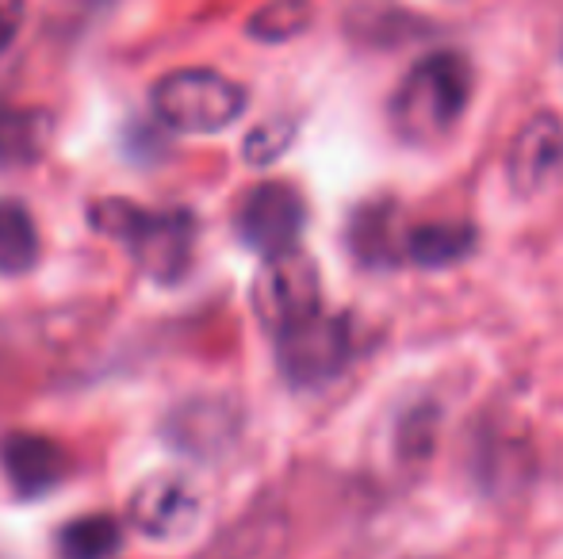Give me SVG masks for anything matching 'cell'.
<instances>
[{
    "instance_id": "obj_1",
    "label": "cell",
    "mask_w": 563,
    "mask_h": 559,
    "mask_svg": "<svg viewBox=\"0 0 563 559\" xmlns=\"http://www.w3.org/2000/svg\"><path fill=\"white\" fill-rule=\"evenodd\" d=\"M89 226L115 238L134 261V269L146 272L162 288L180 283L192 269L200 223L188 208L150 211L131 200H97L89 208Z\"/></svg>"
},
{
    "instance_id": "obj_2",
    "label": "cell",
    "mask_w": 563,
    "mask_h": 559,
    "mask_svg": "<svg viewBox=\"0 0 563 559\" xmlns=\"http://www.w3.org/2000/svg\"><path fill=\"white\" fill-rule=\"evenodd\" d=\"M475 74L464 54L441 51L422 58L402 85L395 89L391 100V123L407 142L426 146V142L445 138L460 123V115L472 104Z\"/></svg>"
},
{
    "instance_id": "obj_3",
    "label": "cell",
    "mask_w": 563,
    "mask_h": 559,
    "mask_svg": "<svg viewBox=\"0 0 563 559\" xmlns=\"http://www.w3.org/2000/svg\"><path fill=\"white\" fill-rule=\"evenodd\" d=\"M150 104L162 127L180 135H219L242 120V112L250 108V92L219 69L192 66L165 74L150 92Z\"/></svg>"
},
{
    "instance_id": "obj_4",
    "label": "cell",
    "mask_w": 563,
    "mask_h": 559,
    "mask_svg": "<svg viewBox=\"0 0 563 559\" xmlns=\"http://www.w3.org/2000/svg\"><path fill=\"white\" fill-rule=\"evenodd\" d=\"M276 342V368L280 376L299 391L327 388L338 380L353 360V329L341 314L319 311L314 318L284 329L273 337Z\"/></svg>"
},
{
    "instance_id": "obj_5",
    "label": "cell",
    "mask_w": 563,
    "mask_h": 559,
    "mask_svg": "<svg viewBox=\"0 0 563 559\" xmlns=\"http://www.w3.org/2000/svg\"><path fill=\"white\" fill-rule=\"evenodd\" d=\"M250 299H253V311H257V322L276 337L322 311L319 269L299 249L280 257H265L257 280H253Z\"/></svg>"
},
{
    "instance_id": "obj_6",
    "label": "cell",
    "mask_w": 563,
    "mask_h": 559,
    "mask_svg": "<svg viewBox=\"0 0 563 559\" xmlns=\"http://www.w3.org/2000/svg\"><path fill=\"white\" fill-rule=\"evenodd\" d=\"M238 238L261 257H280L299 249L307 226V203L296 185L288 180H261L257 188L242 195L238 208Z\"/></svg>"
},
{
    "instance_id": "obj_7",
    "label": "cell",
    "mask_w": 563,
    "mask_h": 559,
    "mask_svg": "<svg viewBox=\"0 0 563 559\" xmlns=\"http://www.w3.org/2000/svg\"><path fill=\"white\" fill-rule=\"evenodd\" d=\"M126 517L131 525L150 540H177L200 517V494L177 471H157V476L142 479L134 487L131 502H126Z\"/></svg>"
},
{
    "instance_id": "obj_8",
    "label": "cell",
    "mask_w": 563,
    "mask_h": 559,
    "mask_svg": "<svg viewBox=\"0 0 563 559\" xmlns=\"http://www.w3.org/2000/svg\"><path fill=\"white\" fill-rule=\"evenodd\" d=\"M0 468L20 499H43L66 483L69 452L46 433H8L0 440Z\"/></svg>"
},
{
    "instance_id": "obj_9",
    "label": "cell",
    "mask_w": 563,
    "mask_h": 559,
    "mask_svg": "<svg viewBox=\"0 0 563 559\" xmlns=\"http://www.w3.org/2000/svg\"><path fill=\"white\" fill-rule=\"evenodd\" d=\"M238 429H242V414L230 399H188L165 418V440L180 452L196 456V460H211V456L227 452L234 445Z\"/></svg>"
},
{
    "instance_id": "obj_10",
    "label": "cell",
    "mask_w": 563,
    "mask_h": 559,
    "mask_svg": "<svg viewBox=\"0 0 563 559\" xmlns=\"http://www.w3.org/2000/svg\"><path fill=\"white\" fill-rule=\"evenodd\" d=\"M563 169V120L537 112L506 149V180L518 195H533Z\"/></svg>"
},
{
    "instance_id": "obj_11",
    "label": "cell",
    "mask_w": 563,
    "mask_h": 559,
    "mask_svg": "<svg viewBox=\"0 0 563 559\" xmlns=\"http://www.w3.org/2000/svg\"><path fill=\"white\" fill-rule=\"evenodd\" d=\"M291 548V522L280 506L261 502L219 533L200 559H284Z\"/></svg>"
},
{
    "instance_id": "obj_12",
    "label": "cell",
    "mask_w": 563,
    "mask_h": 559,
    "mask_svg": "<svg viewBox=\"0 0 563 559\" xmlns=\"http://www.w3.org/2000/svg\"><path fill=\"white\" fill-rule=\"evenodd\" d=\"M54 120L43 108H20L0 97V169H27L46 154Z\"/></svg>"
},
{
    "instance_id": "obj_13",
    "label": "cell",
    "mask_w": 563,
    "mask_h": 559,
    "mask_svg": "<svg viewBox=\"0 0 563 559\" xmlns=\"http://www.w3.org/2000/svg\"><path fill=\"white\" fill-rule=\"evenodd\" d=\"M349 249L368 269H387L402 257V238L395 234V208L387 200L364 203L349 219Z\"/></svg>"
},
{
    "instance_id": "obj_14",
    "label": "cell",
    "mask_w": 563,
    "mask_h": 559,
    "mask_svg": "<svg viewBox=\"0 0 563 559\" xmlns=\"http://www.w3.org/2000/svg\"><path fill=\"white\" fill-rule=\"evenodd\" d=\"M38 265V226L23 200H0V277H23Z\"/></svg>"
},
{
    "instance_id": "obj_15",
    "label": "cell",
    "mask_w": 563,
    "mask_h": 559,
    "mask_svg": "<svg viewBox=\"0 0 563 559\" xmlns=\"http://www.w3.org/2000/svg\"><path fill=\"white\" fill-rule=\"evenodd\" d=\"M475 242H479V234L467 223H426L402 246H407L410 261L422 269H449V265L472 257Z\"/></svg>"
},
{
    "instance_id": "obj_16",
    "label": "cell",
    "mask_w": 563,
    "mask_h": 559,
    "mask_svg": "<svg viewBox=\"0 0 563 559\" xmlns=\"http://www.w3.org/2000/svg\"><path fill=\"white\" fill-rule=\"evenodd\" d=\"M123 548V525L108 514L74 517L58 529L62 559H115Z\"/></svg>"
},
{
    "instance_id": "obj_17",
    "label": "cell",
    "mask_w": 563,
    "mask_h": 559,
    "mask_svg": "<svg viewBox=\"0 0 563 559\" xmlns=\"http://www.w3.org/2000/svg\"><path fill=\"white\" fill-rule=\"evenodd\" d=\"M314 20L311 0H268L265 8L250 15L245 23V35L257 38V43H291L299 38Z\"/></svg>"
},
{
    "instance_id": "obj_18",
    "label": "cell",
    "mask_w": 563,
    "mask_h": 559,
    "mask_svg": "<svg viewBox=\"0 0 563 559\" xmlns=\"http://www.w3.org/2000/svg\"><path fill=\"white\" fill-rule=\"evenodd\" d=\"M291 138H296V120H288V115H273V120H265L261 127H253L250 135H245V146H242L245 161L250 165H273L276 157L291 146Z\"/></svg>"
},
{
    "instance_id": "obj_19",
    "label": "cell",
    "mask_w": 563,
    "mask_h": 559,
    "mask_svg": "<svg viewBox=\"0 0 563 559\" xmlns=\"http://www.w3.org/2000/svg\"><path fill=\"white\" fill-rule=\"evenodd\" d=\"M27 23V0H0V58L15 46Z\"/></svg>"
}]
</instances>
